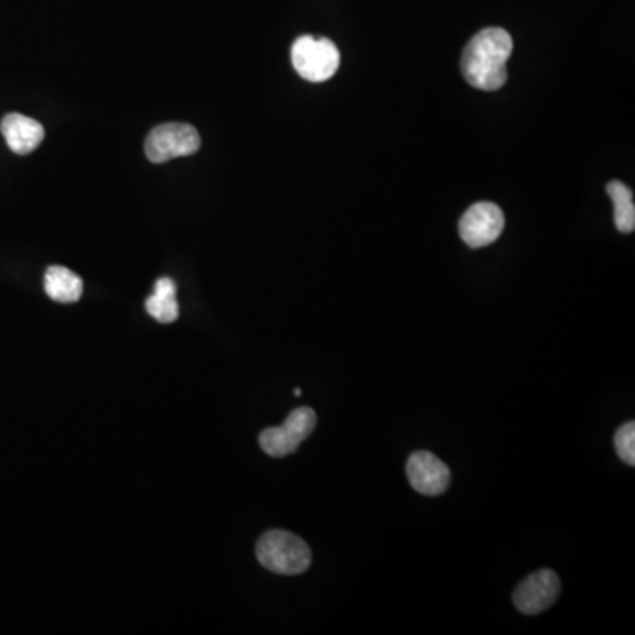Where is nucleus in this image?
<instances>
[{
    "instance_id": "nucleus-1",
    "label": "nucleus",
    "mask_w": 635,
    "mask_h": 635,
    "mask_svg": "<svg viewBox=\"0 0 635 635\" xmlns=\"http://www.w3.org/2000/svg\"><path fill=\"white\" fill-rule=\"evenodd\" d=\"M512 48L514 43L505 29L489 27L475 34L463 52L466 81L479 90L501 89L506 83V60Z\"/></svg>"
},
{
    "instance_id": "nucleus-2",
    "label": "nucleus",
    "mask_w": 635,
    "mask_h": 635,
    "mask_svg": "<svg viewBox=\"0 0 635 635\" xmlns=\"http://www.w3.org/2000/svg\"><path fill=\"white\" fill-rule=\"evenodd\" d=\"M258 561L281 576H299L311 565V549L302 538L282 530H270L256 544Z\"/></svg>"
},
{
    "instance_id": "nucleus-3",
    "label": "nucleus",
    "mask_w": 635,
    "mask_h": 635,
    "mask_svg": "<svg viewBox=\"0 0 635 635\" xmlns=\"http://www.w3.org/2000/svg\"><path fill=\"white\" fill-rule=\"evenodd\" d=\"M291 63L304 80L320 83L331 80L339 69V49L327 37L316 40L313 36H302L291 46Z\"/></svg>"
},
{
    "instance_id": "nucleus-4",
    "label": "nucleus",
    "mask_w": 635,
    "mask_h": 635,
    "mask_svg": "<svg viewBox=\"0 0 635 635\" xmlns=\"http://www.w3.org/2000/svg\"><path fill=\"white\" fill-rule=\"evenodd\" d=\"M202 140L193 125L168 122L157 125L145 140V154L151 163L163 165L175 157L193 156L200 151Z\"/></svg>"
},
{
    "instance_id": "nucleus-5",
    "label": "nucleus",
    "mask_w": 635,
    "mask_h": 635,
    "mask_svg": "<svg viewBox=\"0 0 635 635\" xmlns=\"http://www.w3.org/2000/svg\"><path fill=\"white\" fill-rule=\"evenodd\" d=\"M316 413L311 408H297L285 424L269 427L260 434V447L270 457H285L296 453L300 443L309 438L316 427Z\"/></svg>"
},
{
    "instance_id": "nucleus-6",
    "label": "nucleus",
    "mask_w": 635,
    "mask_h": 635,
    "mask_svg": "<svg viewBox=\"0 0 635 635\" xmlns=\"http://www.w3.org/2000/svg\"><path fill=\"white\" fill-rule=\"evenodd\" d=\"M505 229V215L497 203L479 202L471 205L459 221V235L471 249L488 247L500 238Z\"/></svg>"
},
{
    "instance_id": "nucleus-7",
    "label": "nucleus",
    "mask_w": 635,
    "mask_h": 635,
    "mask_svg": "<svg viewBox=\"0 0 635 635\" xmlns=\"http://www.w3.org/2000/svg\"><path fill=\"white\" fill-rule=\"evenodd\" d=\"M559 591L558 576L550 568H544L521 582L514 591V605L523 614H541L555 604Z\"/></svg>"
},
{
    "instance_id": "nucleus-8",
    "label": "nucleus",
    "mask_w": 635,
    "mask_h": 635,
    "mask_svg": "<svg viewBox=\"0 0 635 635\" xmlns=\"http://www.w3.org/2000/svg\"><path fill=\"white\" fill-rule=\"evenodd\" d=\"M406 474L412 488L425 497H438L450 486L448 466L434 454L425 453V450L410 456Z\"/></svg>"
},
{
    "instance_id": "nucleus-9",
    "label": "nucleus",
    "mask_w": 635,
    "mask_h": 635,
    "mask_svg": "<svg viewBox=\"0 0 635 635\" xmlns=\"http://www.w3.org/2000/svg\"><path fill=\"white\" fill-rule=\"evenodd\" d=\"M0 131L4 135L8 147L19 156H27L40 147L45 140V127L31 116L22 113H10L0 122Z\"/></svg>"
},
{
    "instance_id": "nucleus-10",
    "label": "nucleus",
    "mask_w": 635,
    "mask_h": 635,
    "mask_svg": "<svg viewBox=\"0 0 635 635\" xmlns=\"http://www.w3.org/2000/svg\"><path fill=\"white\" fill-rule=\"evenodd\" d=\"M45 291L46 296L55 302L73 304L81 299L83 281L78 274L60 265H54L45 272Z\"/></svg>"
},
{
    "instance_id": "nucleus-11",
    "label": "nucleus",
    "mask_w": 635,
    "mask_h": 635,
    "mask_svg": "<svg viewBox=\"0 0 635 635\" xmlns=\"http://www.w3.org/2000/svg\"><path fill=\"white\" fill-rule=\"evenodd\" d=\"M177 287L174 279H157L154 285V293L145 302L148 314L159 323H174L179 318V304H177Z\"/></svg>"
},
{
    "instance_id": "nucleus-12",
    "label": "nucleus",
    "mask_w": 635,
    "mask_h": 635,
    "mask_svg": "<svg viewBox=\"0 0 635 635\" xmlns=\"http://www.w3.org/2000/svg\"><path fill=\"white\" fill-rule=\"evenodd\" d=\"M608 194L613 200L614 223L622 233H632L635 230L634 194L631 188L620 180L608 183Z\"/></svg>"
},
{
    "instance_id": "nucleus-13",
    "label": "nucleus",
    "mask_w": 635,
    "mask_h": 635,
    "mask_svg": "<svg viewBox=\"0 0 635 635\" xmlns=\"http://www.w3.org/2000/svg\"><path fill=\"white\" fill-rule=\"evenodd\" d=\"M614 447L617 456L626 465H635V424L626 422L614 434Z\"/></svg>"
}]
</instances>
